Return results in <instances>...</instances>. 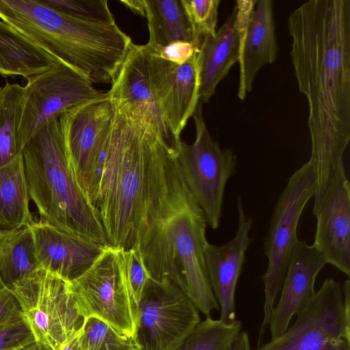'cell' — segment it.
<instances>
[{
    "instance_id": "obj_1",
    "label": "cell",
    "mask_w": 350,
    "mask_h": 350,
    "mask_svg": "<svg viewBox=\"0 0 350 350\" xmlns=\"http://www.w3.org/2000/svg\"><path fill=\"white\" fill-rule=\"evenodd\" d=\"M288 25L295 77L308 103L317 207L350 140V0L307 1Z\"/></svg>"
},
{
    "instance_id": "obj_2",
    "label": "cell",
    "mask_w": 350,
    "mask_h": 350,
    "mask_svg": "<svg viewBox=\"0 0 350 350\" xmlns=\"http://www.w3.org/2000/svg\"><path fill=\"white\" fill-rule=\"evenodd\" d=\"M171 153L140 122L115 107L92 204L108 245L124 251L137 246Z\"/></svg>"
},
{
    "instance_id": "obj_3",
    "label": "cell",
    "mask_w": 350,
    "mask_h": 350,
    "mask_svg": "<svg viewBox=\"0 0 350 350\" xmlns=\"http://www.w3.org/2000/svg\"><path fill=\"white\" fill-rule=\"evenodd\" d=\"M206 224L179 172L148 211L135 247L151 279L170 280L208 316L219 307L205 261Z\"/></svg>"
},
{
    "instance_id": "obj_4",
    "label": "cell",
    "mask_w": 350,
    "mask_h": 350,
    "mask_svg": "<svg viewBox=\"0 0 350 350\" xmlns=\"http://www.w3.org/2000/svg\"><path fill=\"white\" fill-rule=\"evenodd\" d=\"M0 18L92 84L111 83L133 44L116 23L76 19L40 0H0Z\"/></svg>"
},
{
    "instance_id": "obj_5",
    "label": "cell",
    "mask_w": 350,
    "mask_h": 350,
    "mask_svg": "<svg viewBox=\"0 0 350 350\" xmlns=\"http://www.w3.org/2000/svg\"><path fill=\"white\" fill-rule=\"evenodd\" d=\"M21 154L29 196L37 208L39 221L108 245L100 219L73 172L60 117L39 129Z\"/></svg>"
},
{
    "instance_id": "obj_6",
    "label": "cell",
    "mask_w": 350,
    "mask_h": 350,
    "mask_svg": "<svg viewBox=\"0 0 350 350\" xmlns=\"http://www.w3.org/2000/svg\"><path fill=\"white\" fill-rule=\"evenodd\" d=\"M68 284L82 317H97L134 338L138 305L126 278L122 250L105 246L93 264Z\"/></svg>"
},
{
    "instance_id": "obj_7",
    "label": "cell",
    "mask_w": 350,
    "mask_h": 350,
    "mask_svg": "<svg viewBox=\"0 0 350 350\" xmlns=\"http://www.w3.org/2000/svg\"><path fill=\"white\" fill-rule=\"evenodd\" d=\"M8 287L36 341L59 350L82 327L68 281L57 275L39 267Z\"/></svg>"
},
{
    "instance_id": "obj_8",
    "label": "cell",
    "mask_w": 350,
    "mask_h": 350,
    "mask_svg": "<svg viewBox=\"0 0 350 350\" xmlns=\"http://www.w3.org/2000/svg\"><path fill=\"white\" fill-rule=\"evenodd\" d=\"M295 321L258 350H350V280L326 279Z\"/></svg>"
},
{
    "instance_id": "obj_9",
    "label": "cell",
    "mask_w": 350,
    "mask_h": 350,
    "mask_svg": "<svg viewBox=\"0 0 350 350\" xmlns=\"http://www.w3.org/2000/svg\"><path fill=\"white\" fill-rule=\"evenodd\" d=\"M315 189L314 170L308 161L288 179L273 208L263 244L267 267L262 276L265 303L261 332L269 325L291 254L299 240L297 229L299 218L307 202L314 197Z\"/></svg>"
},
{
    "instance_id": "obj_10",
    "label": "cell",
    "mask_w": 350,
    "mask_h": 350,
    "mask_svg": "<svg viewBox=\"0 0 350 350\" xmlns=\"http://www.w3.org/2000/svg\"><path fill=\"white\" fill-rule=\"evenodd\" d=\"M196 139L191 144L181 142L176 159L185 183L203 211L207 224L219 227L225 188L236 173L237 156L231 149L221 148L211 137L199 101L192 115Z\"/></svg>"
},
{
    "instance_id": "obj_11",
    "label": "cell",
    "mask_w": 350,
    "mask_h": 350,
    "mask_svg": "<svg viewBox=\"0 0 350 350\" xmlns=\"http://www.w3.org/2000/svg\"><path fill=\"white\" fill-rule=\"evenodd\" d=\"M201 321L189 297L168 280H148L138 303V350H177Z\"/></svg>"
},
{
    "instance_id": "obj_12",
    "label": "cell",
    "mask_w": 350,
    "mask_h": 350,
    "mask_svg": "<svg viewBox=\"0 0 350 350\" xmlns=\"http://www.w3.org/2000/svg\"><path fill=\"white\" fill-rule=\"evenodd\" d=\"M114 113V105L106 92L59 116L70 164L92 205L98 191Z\"/></svg>"
},
{
    "instance_id": "obj_13",
    "label": "cell",
    "mask_w": 350,
    "mask_h": 350,
    "mask_svg": "<svg viewBox=\"0 0 350 350\" xmlns=\"http://www.w3.org/2000/svg\"><path fill=\"white\" fill-rule=\"evenodd\" d=\"M23 87V107L18 129L21 152L28 139L45 124L106 92L96 89L83 75L59 61L28 78Z\"/></svg>"
},
{
    "instance_id": "obj_14",
    "label": "cell",
    "mask_w": 350,
    "mask_h": 350,
    "mask_svg": "<svg viewBox=\"0 0 350 350\" xmlns=\"http://www.w3.org/2000/svg\"><path fill=\"white\" fill-rule=\"evenodd\" d=\"M148 54L146 45L133 43L107 94L118 109L140 122L177 155L182 141L173 131L151 91Z\"/></svg>"
},
{
    "instance_id": "obj_15",
    "label": "cell",
    "mask_w": 350,
    "mask_h": 350,
    "mask_svg": "<svg viewBox=\"0 0 350 350\" xmlns=\"http://www.w3.org/2000/svg\"><path fill=\"white\" fill-rule=\"evenodd\" d=\"M239 34L238 97L245 99L259 70L275 62L278 48L271 0H239L236 2Z\"/></svg>"
},
{
    "instance_id": "obj_16",
    "label": "cell",
    "mask_w": 350,
    "mask_h": 350,
    "mask_svg": "<svg viewBox=\"0 0 350 350\" xmlns=\"http://www.w3.org/2000/svg\"><path fill=\"white\" fill-rule=\"evenodd\" d=\"M313 245L327 263L350 276V184L340 165L319 206Z\"/></svg>"
},
{
    "instance_id": "obj_17",
    "label": "cell",
    "mask_w": 350,
    "mask_h": 350,
    "mask_svg": "<svg viewBox=\"0 0 350 350\" xmlns=\"http://www.w3.org/2000/svg\"><path fill=\"white\" fill-rule=\"evenodd\" d=\"M197 53L187 62L176 64L148 50L151 91L173 131L179 137L199 102Z\"/></svg>"
},
{
    "instance_id": "obj_18",
    "label": "cell",
    "mask_w": 350,
    "mask_h": 350,
    "mask_svg": "<svg viewBox=\"0 0 350 350\" xmlns=\"http://www.w3.org/2000/svg\"><path fill=\"white\" fill-rule=\"evenodd\" d=\"M238 226L234 237L222 245L206 243L204 255L211 287L219 307V319L232 322L236 319L235 291L252 239L253 221L237 200Z\"/></svg>"
},
{
    "instance_id": "obj_19",
    "label": "cell",
    "mask_w": 350,
    "mask_h": 350,
    "mask_svg": "<svg viewBox=\"0 0 350 350\" xmlns=\"http://www.w3.org/2000/svg\"><path fill=\"white\" fill-rule=\"evenodd\" d=\"M327 262L312 245L298 240L289 258L279 301L269 325L273 339L281 335L296 315L313 297L316 278Z\"/></svg>"
},
{
    "instance_id": "obj_20",
    "label": "cell",
    "mask_w": 350,
    "mask_h": 350,
    "mask_svg": "<svg viewBox=\"0 0 350 350\" xmlns=\"http://www.w3.org/2000/svg\"><path fill=\"white\" fill-rule=\"evenodd\" d=\"M31 228L39 266L67 281L82 275L107 246L40 221Z\"/></svg>"
},
{
    "instance_id": "obj_21",
    "label": "cell",
    "mask_w": 350,
    "mask_h": 350,
    "mask_svg": "<svg viewBox=\"0 0 350 350\" xmlns=\"http://www.w3.org/2000/svg\"><path fill=\"white\" fill-rule=\"evenodd\" d=\"M239 34L236 8L215 35L204 36L197 53L198 99L208 103L219 83L238 62Z\"/></svg>"
},
{
    "instance_id": "obj_22",
    "label": "cell",
    "mask_w": 350,
    "mask_h": 350,
    "mask_svg": "<svg viewBox=\"0 0 350 350\" xmlns=\"http://www.w3.org/2000/svg\"><path fill=\"white\" fill-rule=\"evenodd\" d=\"M149 40L146 44L155 50L177 42H189L198 49L202 41L194 31L182 0H144Z\"/></svg>"
},
{
    "instance_id": "obj_23",
    "label": "cell",
    "mask_w": 350,
    "mask_h": 350,
    "mask_svg": "<svg viewBox=\"0 0 350 350\" xmlns=\"http://www.w3.org/2000/svg\"><path fill=\"white\" fill-rule=\"evenodd\" d=\"M56 62L9 24L0 21V75L27 79L46 70Z\"/></svg>"
},
{
    "instance_id": "obj_24",
    "label": "cell",
    "mask_w": 350,
    "mask_h": 350,
    "mask_svg": "<svg viewBox=\"0 0 350 350\" xmlns=\"http://www.w3.org/2000/svg\"><path fill=\"white\" fill-rule=\"evenodd\" d=\"M29 201L21 152L0 166V232L17 230L35 222Z\"/></svg>"
},
{
    "instance_id": "obj_25",
    "label": "cell",
    "mask_w": 350,
    "mask_h": 350,
    "mask_svg": "<svg viewBox=\"0 0 350 350\" xmlns=\"http://www.w3.org/2000/svg\"><path fill=\"white\" fill-rule=\"evenodd\" d=\"M39 267L31 225L8 232L3 239L0 252L2 281L10 286Z\"/></svg>"
},
{
    "instance_id": "obj_26",
    "label": "cell",
    "mask_w": 350,
    "mask_h": 350,
    "mask_svg": "<svg viewBox=\"0 0 350 350\" xmlns=\"http://www.w3.org/2000/svg\"><path fill=\"white\" fill-rule=\"evenodd\" d=\"M24 99V87L7 83L0 88V166L20 153L18 129Z\"/></svg>"
},
{
    "instance_id": "obj_27",
    "label": "cell",
    "mask_w": 350,
    "mask_h": 350,
    "mask_svg": "<svg viewBox=\"0 0 350 350\" xmlns=\"http://www.w3.org/2000/svg\"><path fill=\"white\" fill-rule=\"evenodd\" d=\"M241 332L240 321L226 323L208 315L197 325L177 350H228Z\"/></svg>"
},
{
    "instance_id": "obj_28",
    "label": "cell",
    "mask_w": 350,
    "mask_h": 350,
    "mask_svg": "<svg viewBox=\"0 0 350 350\" xmlns=\"http://www.w3.org/2000/svg\"><path fill=\"white\" fill-rule=\"evenodd\" d=\"M79 343L80 350H138L133 338L119 333L95 317L84 319Z\"/></svg>"
},
{
    "instance_id": "obj_29",
    "label": "cell",
    "mask_w": 350,
    "mask_h": 350,
    "mask_svg": "<svg viewBox=\"0 0 350 350\" xmlns=\"http://www.w3.org/2000/svg\"><path fill=\"white\" fill-rule=\"evenodd\" d=\"M72 18L95 23L113 24L115 20L106 0H40Z\"/></svg>"
},
{
    "instance_id": "obj_30",
    "label": "cell",
    "mask_w": 350,
    "mask_h": 350,
    "mask_svg": "<svg viewBox=\"0 0 350 350\" xmlns=\"http://www.w3.org/2000/svg\"><path fill=\"white\" fill-rule=\"evenodd\" d=\"M197 38L214 36L218 19L219 0H182Z\"/></svg>"
},
{
    "instance_id": "obj_31",
    "label": "cell",
    "mask_w": 350,
    "mask_h": 350,
    "mask_svg": "<svg viewBox=\"0 0 350 350\" xmlns=\"http://www.w3.org/2000/svg\"><path fill=\"white\" fill-rule=\"evenodd\" d=\"M122 258L129 287L138 305L150 277L137 247L126 251L122 250Z\"/></svg>"
},
{
    "instance_id": "obj_32",
    "label": "cell",
    "mask_w": 350,
    "mask_h": 350,
    "mask_svg": "<svg viewBox=\"0 0 350 350\" xmlns=\"http://www.w3.org/2000/svg\"><path fill=\"white\" fill-rule=\"evenodd\" d=\"M35 341L25 319L0 323V350H20Z\"/></svg>"
},
{
    "instance_id": "obj_33",
    "label": "cell",
    "mask_w": 350,
    "mask_h": 350,
    "mask_svg": "<svg viewBox=\"0 0 350 350\" xmlns=\"http://www.w3.org/2000/svg\"><path fill=\"white\" fill-rule=\"evenodd\" d=\"M148 50L151 53L176 64L187 62L198 51L194 44L184 42H174L155 50Z\"/></svg>"
},
{
    "instance_id": "obj_34",
    "label": "cell",
    "mask_w": 350,
    "mask_h": 350,
    "mask_svg": "<svg viewBox=\"0 0 350 350\" xmlns=\"http://www.w3.org/2000/svg\"><path fill=\"white\" fill-rule=\"evenodd\" d=\"M23 318L17 299L0 278V323Z\"/></svg>"
},
{
    "instance_id": "obj_35",
    "label": "cell",
    "mask_w": 350,
    "mask_h": 350,
    "mask_svg": "<svg viewBox=\"0 0 350 350\" xmlns=\"http://www.w3.org/2000/svg\"><path fill=\"white\" fill-rule=\"evenodd\" d=\"M127 8L133 13L145 17V5L144 0H121Z\"/></svg>"
},
{
    "instance_id": "obj_36",
    "label": "cell",
    "mask_w": 350,
    "mask_h": 350,
    "mask_svg": "<svg viewBox=\"0 0 350 350\" xmlns=\"http://www.w3.org/2000/svg\"><path fill=\"white\" fill-rule=\"evenodd\" d=\"M228 350H251L247 333L241 332L232 347Z\"/></svg>"
},
{
    "instance_id": "obj_37",
    "label": "cell",
    "mask_w": 350,
    "mask_h": 350,
    "mask_svg": "<svg viewBox=\"0 0 350 350\" xmlns=\"http://www.w3.org/2000/svg\"><path fill=\"white\" fill-rule=\"evenodd\" d=\"M20 350H53V349L45 344H43L42 342H37L35 340V341L31 342L30 344L26 345L25 347H23Z\"/></svg>"
},
{
    "instance_id": "obj_38",
    "label": "cell",
    "mask_w": 350,
    "mask_h": 350,
    "mask_svg": "<svg viewBox=\"0 0 350 350\" xmlns=\"http://www.w3.org/2000/svg\"><path fill=\"white\" fill-rule=\"evenodd\" d=\"M8 232H0V252H1V244H2V241H3V239L5 236V234L7 233Z\"/></svg>"
}]
</instances>
